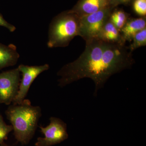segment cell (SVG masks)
Wrapping results in <instances>:
<instances>
[{"label":"cell","mask_w":146,"mask_h":146,"mask_svg":"<svg viewBox=\"0 0 146 146\" xmlns=\"http://www.w3.org/2000/svg\"><path fill=\"white\" fill-rule=\"evenodd\" d=\"M79 27L80 17L70 11L55 17L49 28L48 47L67 46L75 36H78Z\"/></svg>","instance_id":"3"},{"label":"cell","mask_w":146,"mask_h":146,"mask_svg":"<svg viewBox=\"0 0 146 146\" xmlns=\"http://www.w3.org/2000/svg\"><path fill=\"white\" fill-rule=\"evenodd\" d=\"M18 68L0 73V104L10 105L18 94L21 78Z\"/></svg>","instance_id":"6"},{"label":"cell","mask_w":146,"mask_h":146,"mask_svg":"<svg viewBox=\"0 0 146 146\" xmlns=\"http://www.w3.org/2000/svg\"><path fill=\"white\" fill-rule=\"evenodd\" d=\"M98 38L108 43L125 44L126 42L123 39L121 32L109 20L104 26Z\"/></svg>","instance_id":"11"},{"label":"cell","mask_w":146,"mask_h":146,"mask_svg":"<svg viewBox=\"0 0 146 146\" xmlns=\"http://www.w3.org/2000/svg\"><path fill=\"white\" fill-rule=\"evenodd\" d=\"M133 9L134 12L141 17L146 15V0H133Z\"/></svg>","instance_id":"15"},{"label":"cell","mask_w":146,"mask_h":146,"mask_svg":"<svg viewBox=\"0 0 146 146\" xmlns=\"http://www.w3.org/2000/svg\"><path fill=\"white\" fill-rule=\"evenodd\" d=\"M19 57L20 54L15 45L10 44L6 46L0 43V70L16 65Z\"/></svg>","instance_id":"10"},{"label":"cell","mask_w":146,"mask_h":146,"mask_svg":"<svg viewBox=\"0 0 146 146\" xmlns=\"http://www.w3.org/2000/svg\"><path fill=\"white\" fill-rule=\"evenodd\" d=\"M128 19V14L123 10L115 9L112 11L109 20L119 31H121Z\"/></svg>","instance_id":"12"},{"label":"cell","mask_w":146,"mask_h":146,"mask_svg":"<svg viewBox=\"0 0 146 146\" xmlns=\"http://www.w3.org/2000/svg\"><path fill=\"white\" fill-rule=\"evenodd\" d=\"M113 9L110 6L95 13L80 17L78 36L86 42L98 38Z\"/></svg>","instance_id":"4"},{"label":"cell","mask_w":146,"mask_h":146,"mask_svg":"<svg viewBox=\"0 0 146 146\" xmlns=\"http://www.w3.org/2000/svg\"><path fill=\"white\" fill-rule=\"evenodd\" d=\"M133 0H110V6L114 9L118 5L121 4H127Z\"/></svg>","instance_id":"17"},{"label":"cell","mask_w":146,"mask_h":146,"mask_svg":"<svg viewBox=\"0 0 146 146\" xmlns=\"http://www.w3.org/2000/svg\"><path fill=\"white\" fill-rule=\"evenodd\" d=\"M110 2V0H79L69 11L80 18L107 8Z\"/></svg>","instance_id":"8"},{"label":"cell","mask_w":146,"mask_h":146,"mask_svg":"<svg viewBox=\"0 0 146 146\" xmlns=\"http://www.w3.org/2000/svg\"><path fill=\"white\" fill-rule=\"evenodd\" d=\"M132 42L129 46L131 52H132L134 50L140 47L146 45V28L143 30L138 32L132 39Z\"/></svg>","instance_id":"13"},{"label":"cell","mask_w":146,"mask_h":146,"mask_svg":"<svg viewBox=\"0 0 146 146\" xmlns=\"http://www.w3.org/2000/svg\"><path fill=\"white\" fill-rule=\"evenodd\" d=\"M17 68L20 72L22 73V78L20 81L18 94L12 104H18L21 103L25 99L29 89L35 80L41 73L48 70L50 67L48 64H47L35 66L21 64Z\"/></svg>","instance_id":"7"},{"label":"cell","mask_w":146,"mask_h":146,"mask_svg":"<svg viewBox=\"0 0 146 146\" xmlns=\"http://www.w3.org/2000/svg\"><path fill=\"white\" fill-rule=\"evenodd\" d=\"M7 118L13 128V135L18 143L28 145L33 138L42 116L39 106H33L25 100L20 104H10L5 111Z\"/></svg>","instance_id":"2"},{"label":"cell","mask_w":146,"mask_h":146,"mask_svg":"<svg viewBox=\"0 0 146 146\" xmlns=\"http://www.w3.org/2000/svg\"><path fill=\"white\" fill-rule=\"evenodd\" d=\"M146 28V17L131 18L128 19L120 32L124 40L131 42L137 33Z\"/></svg>","instance_id":"9"},{"label":"cell","mask_w":146,"mask_h":146,"mask_svg":"<svg viewBox=\"0 0 146 146\" xmlns=\"http://www.w3.org/2000/svg\"><path fill=\"white\" fill-rule=\"evenodd\" d=\"M0 146H11L9 145H7V144H6L4 142L2 143L1 144H0Z\"/></svg>","instance_id":"18"},{"label":"cell","mask_w":146,"mask_h":146,"mask_svg":"<svg viewBox=\"0 0 146 146\" xmlns=\"http://www.w3.org/2000/svg\"><path fill=\"white\" fill-rule=\"evenodd\" d=\"M44 137H39L35 146H52L62 143L69 137L66 123L56 117L50 119V123L47 126L39 127Z\"/></svg>","instance_id":"5"},{"label":"cell","mask_w":146,"mask_h":146,"mask_svg":"<svg viewBox=\"0 0 146 146\" xmlns=\"http://www.w3.org/2000/svg\"><path fill=\"white\" fill-rule=\"evenodd\" d=\"M13 130L12 126L7 124L2 115H0V144L7 139L9 133Z\"/></svg>","instance_id":"14"},{"label":"cell","mask_w":146,"mask_h":146,"mask_svg":"<svg viewBox=\"0 0 146 146\" xmlns=\"http://www.w3.org/2000/svg\"><path fill=\"white\" fill-rule=\"evenodd\" d=\"M0 26L4 27L9 30L11 32H13L16 30V27L11 25L3 18L2 15L0 13Z\"/></svg>","instance_id":"16"},{"label":"cell","mask_w":146,"mask_h":146,"mask_svg":"<svg viewBox=\"0 0 146 146\" xmlns=\"http://www.w3.org/2000/svg\"><path fill=\"white\" fill-rule=\"evenodd\" d=\"M86 43L80 56L58 72V82L63 87L82 79H91L95 84L96 96L111 76L131 68L135 60L125 44L108 43L98 38Z\"/></svg>","instance_id":"1"}]
</instances>
